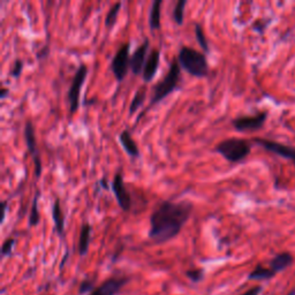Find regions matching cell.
<instances>
[{"mask_svg":"<svg viewBox=\"0 0 295 295\" xmlns=\"http://www.w3.org/2000/svg\"><path fill=\"white\" fill-rule=\"evenodd\" d=\"M293 256L290 253H287V251H284V253H280L276 255L275 257L271 259L270 262V268L272 269L273 271L276 273L280 272V271H284L287 269L288 267L293 264Z\"/></svg>","mask_w":295,"mask_h":295,"instance_id":"9a60e30c","label":"cell"},{"mask_svg":"<svg viewBox=\"0 0 295 295\" xmlns=\"http://www.w3.org/2000/svg\"><path fill=\"white\" fill-rule=\"evenodd\" d=\"M194 27H195L196 40H198L200 46L203 49V51H204L205 53H209V52H210V48H209V43H208V40H207V36H205V34H204L203 27L201 24H199V23H195Z\"/></svg>","mask_w":295,"mask_h":295,"instance_id":"cb8c5ba5","label":"cell"},{"mask_svg":"<svg viewBox=\"0 0 295 295\" xmlns=\"http://www.w3.org/2000/svg\"><path fill=\"white\" fill-rule=\"evenodd\" d=\"M111 187H112L113 194L118 201L119 207H120L123 211H129L132 208V196L126 188L121 171L115 173L113 180L111 182Z\"/></svg>","mask_w":295,"mask_h":295,"instance_id":"9c48e42d","label":"cell"},{"mask_svg":"<svg viewBox=\"0 0 295 295\" xmlns=\"http://www.w3.org/2000/svg\"><path fill=\"white\" fill-rule=\"evenodd\" d=\"M24 139L27 143L28 151L30 152L34 159V165H35V175L36 178H40L42 174V160L40 153L37 151V142H36V134L35 128H34L31 121H27L24 126Z\"/></svg>","mask_w":295,"mask_h":295,"instance_id":"30bf717a","label":"cell"},{"mask_svg":"<svg viewBox=\"0 0 295 295\" xmlns=\"http://www.w3.org/2000/svg\"><path fill=\"white\" fill-rule=\"evenodd\" d=\"M215 151L223 156L230 163H239L250 153L251 143L250 141L245 139L231 138L218 143Z\"/></svg>","mask_w":295,"mask_h":295,"instance_id":"277c9868","label":"cell"},{"mask_svg":"<svg viewBox=\"0 0 295 295\" xmlns=\"http://www.w3.org/2000/svg\"><path fill=\"white\" fill-rule=\"evenodd\" d=\"M145 97H147V90L145 88L142 87L140 88L138 91H136L134 98H133L129 105V114H134L136 111H138L141 106L143 105V103L145 101Z\"/></svg>","mask_w":295,"mask_h":295,"instance_id":"44dd1931","label":"cell"},{"mask_svg":"<svg viewBox=\"0 0 295 295\" xmlns=\"http://www.w3.org/2000/svg\"><path fill=\"white\" fill-rule=\"evenodd\" d=\"M160 62V51L158 49H152L150 53L148 54L147 62L144 65V70L142 73L144 82H151L155 78L158 67H159Z\"/></svg>","mask_w":295,"mask_h":295,"instance_id":"4fadbf2b","label":"cell"},{"mask_svg":"<svg viewBox=\"0 0 295 295\" xmlns=\"http://www.w3.org/2000/svg\"><path fill=\"white\" fill-rule=\"evenodd\" d=\"M287 295H295V288L293 290H290V292Z\"/></svg>","mask_w":295,"mask_h":295,"instance_id":"d6a6232c","label":"cell"},{"mask_svg":"<svg viewBox=\"0 0 295 295\" xmlns=\"http://www.w3.org/2000/svg\"><path fill=\"white\" fill-rule=\"evenodd\" d=\"M187 5V0H179L175 4L173 10V20L178 25H181L185 21V7Z\"/></svg>","mask_w":295,"mask_h":295,"instance_id":"7402d4cb","label":"cell"},{"mask_svg":"<svg viewBox=\"0 0 295 295\" xmlns=\"http://www.w3.org/2000/svg\"><path fill=\"white\" fill-rule=\"evenodd\" d=\"M130 43H123L118 49L117 53L111 61V70H112L115 79L122 81L128 74V70L130 67V57H129Z\"/></svg>","mask_w":295,"mask_h":295,"instance_id":"8992f818","label":"cell"},{"mask_svg":"<svg viewBox=\"0 0 295 295\" xmlns=\"http://www.w3.org/2000/svg\"><path fill=\"white\" fill-rule=\"evenodd\" d=\"M262 290V286H255V287L248 289L246 293H243L242 295H258Z\"/></svg>","mask_w":295,"mask_h":295,"instance_id":"f1b7e54d","label":"cell"},{"mask_svg":"<svg viewBox=\"0 0 295 295\" xmlns=\"http://www.w3.org/2000/svg\"><path fill=\"white\" fill-rule=\"evenodd\" d=\"M119 141H120V143L122 145V148L125 149V151L133 158H138L140 157V150H139V147L136 142L134 141V139L132 138L130 133L128 130H123L120 133V135H119Z\"/></svg>","mask_w":295,"mask_h":295,"instance_id":"2e32d148","label":"cell"},{"mask_svg":"<svg viewBox=\"0 0 295 295\" xmlns=\"http://www.w3.org/2000/svg\"><path fill=\"white\" fill-rule=\"evenodd\" d=\"M277 273L271 268H265L263 265L258 264L253 271L249 273L248 279L249 280H269L272 279Z\"/></svg>","mask_w":295,"mask_h":295,"instance_id":"d6986e66","label":"cell"},{"mask_svg":"<svg viewBox=\"0 0 295 295\" xmlns=\"http://www.w3.org/2000/svg\"><path fill=\"white\" fill-rule=\"evenodd\" d=\"M22 71H23V61L21 60V59H18V60H15L14 65H13L10 72V75L13 76V78H19Z\"/></svg>","mask_w":295,"mask_h":295,"instance_id":"4316f807","label":"cell"},{"mask_svg":"<svg viewBox=\"0 0 295 295\" xmlns=\"http://www.w3.org/2000/svg\"><path fill=\"white\" fill-rule=\"evenodd\" d=\"M178 61L183 70L195 78H205L209 74V63L205 54L189 46H182L180 49Z\"/></svg>","mask_w":295,"mask_h":295,"instance_id":"7a4b0ae2","label":"cell"},{"mask_svg":"<svg viewBox=\"0 0 295 295\" xmlns=\"http://www.w3.org/2000/svg\"><path fill=\"white\" fill-rule=\"evenodd\" d=\"M122 6L121 3H115L114 5L110 8L108 12V15L105 18V25L108 28H112L118 20V14L120 12V8Z\"/></svg>","mask_w":295,"mask_h":295,"instance_id":"603a6c76","label":"cell"},{"mask_svg":"<svg viewBox=\"0 0 295 295\" xmlns=\"http://www.w3.org/2000/svg\"><path fill=\"white\" fill-rule=\"evenodd\" d=\"M186 276L189 278L191 281H195V283H198V281L202 280L203 278V270H201V269H194V270H188L186 271Z\"/></svg>","mask_w":295,"mask_h":295,"instance_id":"484cf974","label":"cell"},{"mask_svg":"<svg viewBox=\"0 0 295 295\" xmlns=\"http://www.w3.org/2000/svg\"><path fill=\"white\" fill-rule=\"evenodd\" d=\"M181 79V66L179 63L178 59H173L170 65V70L168 72L163 80L158 82L155 88H153L152 98L150 102V105L158 104L160 101H163L166 96H169L171 92H173L175 89L179 87Z\"/></svg>","mask_w":295,"mask_h":295,"instance_id":"3957f363","label":"cell"},{"mask_svg":"<svg viewBox=\"0 0 295 295\" xmlns=\"http://www.w3.org/2000/svg\"><path fill=\"white\" fill-rule=\"evenodd\" d=\"M8 93H10V90H8V89H6V88H3L2 90H0V98L4 100V98H6L8 96Z\"/></svg>","mask_w":295,"mask_h":295,"instance_id":"4dcf8cb0","label":"cell"},{"mask_svg":"<svg viewBox=\"0 0 295 295\" xmlns=\"http://www.w3.org/2000/svg\"><path fill=\"white\" fill-rule=\"evenodd\" d=\"M88 75V67L84 63H81L78 70L75 72L74 78H73L70 90L67 93V100L70 103V111L71 113H75L80 106V96H81V88L84 84V81Z\"/></svg>","mask_w":295,"mask_h":295,"instance_id":"5b68a950","label":"cell"},{"mask_svg":"<svg viewBox=\"0 0 295 295\" xmlns=\"http://www.w3.org/2000/svg\"><path fill=\"white\" fill-rule=\"evenodd\" d=\"M161 0H155L152 3L150 14H149V25L151 30H158L160 28V14H161Z\"/></svg>","mask_w":295,"mask_h":295,"instance_id":"ac0fdd59","label":"cell"},{"mask_svg":"<svg viewBox=\"0 0 295 295\" xmlns=\"http://www.w3.org/2000/svg\"><path fill=\"white\" fill-rule=\"evenodd\" d=\"M268 118V112L263 111L255 115H245V117H238L232 120V126L238 132H254L258 130L264 126Z\"/></svg>","mask_w":295,"mask_h":295,"instance_id":"ba28073f","label":"cell"},{"mask_svg":"<svg viewBox=\"0 0 295 295\" xmlns=\"http://www.w3.org/2000/svg\"><path fill=\"white\" fill-rule=\"evenodd\" d=\"M41 198V191L37 190L35 196H34V201L31 204V209H30V213H29V219H28V225L32 227V226H36L40 223L41 216H40V211H38V200Z\"/></svg>","mask_w":295,"mask_h":295,"instance_id":"ffe728a7","label":"cell"},{"mask_svg":"<svg viewBox=\"0 0 295 295\" xmlns=\"http://www.w3.org/2000/svg\"><path fill=\"white\" fill-rule=\"evenodd\" d=\"M251 142L259 145V147H262L264 150L275 153V155L279 156L281 158H285V159L290 160L295 166V147H292V145H286V144L276 142V141H271L268 139H262V138H254L253 140H251Z\"/></svg>","mask_w":295,"mask_h":295,"instance_id":"52a82bcc","label":"cell"},{"mask_svg":"<svg viewBox=\"0 0 295 295\" xmlns=\"http://www.w3.org/2000/svg\"><path fill=\"white\" fill-rule=\"evenodd\" d=\"M52 218L54 223V230L60 238L65 235V217H63L60 200L55 199L52 205Z\"/></svg>","mask_w":295,"mask_h":295,"instance_id":"5bb4252c","label":"cell"},{"mask_svg":"<svg viewBox=\"0 0 295 295\" xmlns=\"http://www.w3.org/2000/svg\"><path fill=\"white\" fill-rule=\"evenodd\" d=\"M14 243H15V240L13 238H8V239H6L5 241H4L3 247H2L3 257H5V256H10L12 254V250H13V247H14Z\"/></svg>","mask_w":295,"mask_h":295,"instance_id":"d4e9b609","label":"cell"},{"mask_svg":"<svg viewBox=\"0 0 295 295\" xmlns=\"http://www.w3.org/2000/svg\"><path fill=\"white\" fill-rule=\"evenodd\" d=\"M193 209L194 205L189 201L178 203L164 201L151 213L149 238L156 243L172 240L190 218Z\"/></svg>","mask_w":295,"mask_h":295,"instance_id":"6da1fadb","label":"cell"},{"mask_svg":"<svg viewBox=\"0 0 295 295\" xmlns=\"http://www.w3.org/2000/svg\"><path fill=\"white\" fill-rule=\"evenodd\" d=\"M95 289L93 288V284H92V281L91 280H83L82 283H81V286H80V293L81 294H83L85 292H89V290H92Z\"/></svg>","mask_w":295,"mask_h":295,"instance_id":"83f0119b","label":"cell"},{"mask_svg":"<svg viewBox=\"0 0 295 295\" xmlns=\"http://www.w3.org/2000/svg\"><path fill=\"white\" fill-rule=\"evenodd\" d=\"M128 280H129L128 277H111L93 289L90 295H117L120 293L121 288L128 283Z\"/></svg>","mask_w":295,"mask_h":295,"instance_id":"8fae6325","label":"cell"},{"mask_svg":"<svg viewBox=\"0 0 295 295\" xmlns=\"http://www.w3.org/2000/svg\"><path fill=\"white\" fill-rule=\"evenodd\" d=\"M6 212H7V202H6V201H4V202H3V218H2V223H4V220H5Z\"/></svg>","mask_w":295,"mask_h":295,"instance_id":"f546056e","label":"cell"},{"mask_svg":"<svg viewBox=\"0 0 295 295\" xmlns=\"http://www.w3.org/2000/svg\"><path fill=\"white\" fill-rule=\"evenodd\" d=\"M100 183H102V185H100L102 188H105V189H110V187L108 186V181H106V179L105 178H103L102 180L100 181Z\"/></svg>","mask_w":295,"mask_h":295,"instance_id":"1f68e13d","label":"cell"},{"mask_svg":"<svg viewBox=\"0 0 295 295\" xmlns=\"http://www.w3.org/2000/svg\"><path fill=\"white\" fill-rule=\"evenodd\" d=\"M90 234H91V226L90 224L84 223L80 231L79 238V254L84 256L88 253L89 243H90Z\"/></svg>","mask_w":295,"mask_h":295,"instance_id":"e0dca14e","label":"cell"},{"mask_svg":"<svg viewBox=\"0 0 295 295\" xmlns=\"http://www.w3.org/2000/svg\"><path fill=\"white\" fill-rule=\"evenodd\" d=\"M150 45L149 40H145L138 49L134 51V53L130 55V70L135 75H140L143 73L144 65L147 62L148 49Z\"/></svg>","mask_w":295,"mask_h":295,"instance_id":"7c38bea8","label":"cell"}]
</instances>
